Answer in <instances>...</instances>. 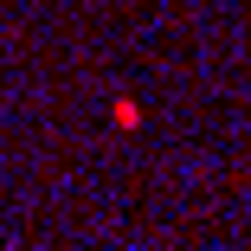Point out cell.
Listing matches in <instances>:
<instances>
[{
    "label": "cell",
    "instance_id": "obj_1",
    "mask_svg": "<svg viewBox=\"0 0 251 251\" xmlns=\"http://www.w3.org/2000/svg\"><path fill=\"white\" fill-rule=\"evenodd\" d=\"M135 123H142V110H135L129 97H123V103H116V129H135Z\"/></svg>",
    "mask_w": 251,
    "mask_h": 251
}]
</instances>
